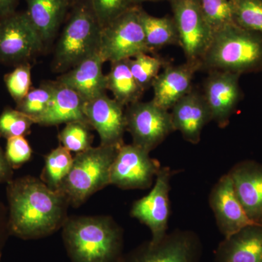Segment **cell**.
<instances>
[{"mask_svg":"<svg viewBox=\"0 0 262 262\" xmlns=\"http://www.w3.org/2000/svg\"><path fill=\"white\" fill-rule=\"evenodd\" d=\"M10 235L41 238L63 227L68 220L65 196L37 178L26 176L7 184Z\"/></svg>","mask_w":262,"mask_h":262,"instance_id":"1","label":"cell"},{"mask_svg":"<svg viewBox=\"0 0 262 262\" xmlns=\"http://www.w3.org/2000/svg\"><path fill=\"white\" fill-rule=\"evenodd\" d=\"M63 239L72 262H116L122 255L123 232L110 216L68 218Z\"/></svg>","mask_w":262,"mask_h":262,"instance_id":"2","label":"cell"},{"mask_svg":"<svg viewBox=\"0 0 262 262\" xmlns=\"http://www.w3.org/2000/svg\"><path fill=\"white\" fill-rule=\"evenodd\" d=\"M203 68L242 75L262 72V34L230 24L215 32Z\"/></svg>","mask_w":262,"mask_h":262,"instance_id":"3","label":"cell"},{"mask_svg":"<svg viewBox=\"0 0 262 262\" xmlns=\"http://www.w3.org/2000/svg\"><path fill=\"white\" fill-rule=\"evenodd\" d=\"M118 149L100 145L77 153L56 192L65 196L70 206H81L94 193L110 185V172Z\"/></svg>","mask_w":262,"mask_h":262,"instance_id":"4","label":"cell"},{"mask_svg":"<svg viewBox=\"0 0 262 262\" xmlns=\"http://www.w3.org/2000/svg\"><path fill=\"white\" fill-rule=\"evenodd\" d=\"M102 27L89 1L79 3L72 10L55 51L54 66L58 72L73 68L99 51Z\"/></svg>","mask_w":262,"mask_h":262,"instance_id":"5","label":"cell"},{"mask_svg":"<svg viewBox=\"0 0 262 262\" xmlns=\"http://www.w3.org/2000/svg\"><path fill=\"white\" fill-rule=\"evenodd\" d=\"M139 10V5L130 7L102 27L99 53L103 61L114 63L141 53H152L146 44Z\"/></svg>","mask_w":262,"mask_h":262,"instance_id":"6","label":"cell"},{"mask_svg":"<svg viewBox=\"0 0 262 262\" xmlns=\"http://www.w3.org/2000/svg\"><path fill=\"white\" fill-rule=\"evenodd\" d=\"M203 245L199 236L190 230L176 229L159 243L146 241L116 262H200Z\"/></svg>","mask_w":262,"mask_h":262,"instance_id":"7","label":"cell"},{"mask_svg":"<svg viewBox=\"0 0 262 262\" xmlns=\"http://www.w3.org/2000/svg\"><path fill=\"white\" fill-rule=\"evenodd\" d=\"M126 130L133 144L151 151L161 144L174 130L171 115L154 101L137 102L125 108Z\"/></svg>","mask_w":262,"mask_h":262,"instance_id":"8","label":"cell"},{"mask_svg":"<svg viewBox=\"0 0 262 262\" xmlns=\"http://www.w3.org/2000/svg\"><path fill=\"white\" fill-rule=\"evenodd\" d=\"M43 46L26 12L0 18V63L18 66L29 62Z\"/></svg>","mask_w":262,"mask_h":262,"instance_id":"9","label":"cell"},{"mask_svg":"<svg viewBox=\"0 0 262 262\" xmlns=\"http://www.w3.org/2000/svg\"><path fill=\"white\" fill-rule=\"evenodd\" d=\"M177 172L169 167H162L149 194L134 202L131 208V216L149 229L152 243H159L168 234L170 180Z\"/></svg>","mask_w":262,"mask_h":262,"instance_id":"10","label":"cell"},{"mask_svg":"<svg viewBox=\"0 0 262 262\" xmlns=\"http://www.w3.org/2000/svg\"><path fill=\"white\" fill-rule=\"evenodd\" d=\"M149 153L134 144L120 146L110 172V184L122 189L151 187L162 167Z\"/></svg>","mask_w":262,"mask_h":262,"instance_id":"11","label":"cell"},{"mask_svg":"<svg viewBox=\"0 0 262 262\" xmlns=\"http://www.w3.org/2000/svg\"><path fill=\"white\" fill-rule=\"evenodd\" d=\"M170 3L180 47L187 61H201L211 45L213 33L203 18L196 0H170Z\"/></svg>","mask_w":262,"mask_h":262,"instance_id":"12","label":"cell"},{"mask_svg":"<svg viewBox=\"0 0 262 262\" xmlns=\"http://www.w3.org/2000/svg\"><path fill=\"white\" fill-rule=\"evenodd\" d=\"M84 114L90 126L97 131L101 145L120 148L126 131L125 108L106 94L85 101Z\"/></svg>","mask_w":262,"mask_h":262,"instance_id":"13","label":"cell"},{"mask_svg":"<svg viewBox=\"0 0 262 262\" xmlns=\"http://www.w3.org/2000/svg\"><path fill=\"white\" fill-rule=\"evenodd\" d=\"M241 76L225 71H211L205 81L203 96L211 112L212 121L221 128L227 126L242 98Z\"/></svg>","mask_w":262,"mask_h":262,"instance_id":"14","label":"cell"},{"mask_svg":"<svg viewBox=\"0 0 262 262\" xmlns=\"http://www.w3.org/2000/svg\"><path fill=\"white\" fill-rule=\"evenodd\" d=\"M208 201L217 227L224 237H228L246 226L255 224L245 212L228 173L222 176L215 183Z\"/></svg>","mask_w":262,"mask_h":262,"instance_id":"15","label":"cell"},{"mask_svg":"<svg viewBox=\"0 0 262 262\" xmlns=\"http://www.w3.org/2000/svg\"><path fill=\"white\" fill-rule=\"evenodd\" d=\"M202 68L201 60L187 61L177 66L165 65L163 72L157 76L151 84L154 91L152 101L164 110H171L192 91L193 77Z\"/></svg>","mask_w":262,"mask_h":262,"instance_id":"16","label":"cell"},{"mask_svg":"<svg viewBox=\"0 0 262 262\" xmlns=\"http://www.w3.org/2000/svg\"><path fill=\"white\" fill-rule=\"evenodd\" d=\"M237 198L248 218L262 224V163L245 160L228 172Z\"/></svg>","mask_w":262,"mask_h":262,"instance_id":"17","label":"cell"},{"mask_svg":"<svg viewBox=\"0 0 262 262\" xmlns=\"http://www.w3.org/2000/svg\"><path fill=\"white\" fill-rule=\"evenodd\" d=\"M170 115L174 130L180 131L184 140L193 144L200 142L202 131L212 121L203 94L194 89L174 105Z\"/></svg>","mask_w":262,"mask_h":262,"instance_id":"18","label":"cell"},{"mask_svg":"<svg viewBox=\"0 0 262 262\" xmlns=\"http://www.w3.org/2000/svg\"><path fill=\"white\" fill-rule=\"evenodd\" d=\"M105 61L99 51L85 58L58 78V82L75 91L84 101L106 94V75L103 73Z\"/></svg>","mask_w":262,"mask_h":262,"instance_id":"19","label":"cell"},{"mask_svg":"<svg viewBox=\"0 0 262 262\" xmlns=\"http://www.w3.org/2000/svg\"><path fill=\"white\" fill-rule=\"evenodd\" d=\"M215 262H262V224L246 226L219 244Z\"/></svg>","mask_w":262,"mask_h":262,"instance_id":"20","label":"cell"},{"mask_svg":"<svg viewBox=\"0 0 262 262\" xmlns=\"http://www.w3.org/2000/svg\"><path fill=\"white\" fill-rule=\"evenodd\" d=\"M84 103L85 101L75 91L56 81L51 102L36 124L50 126L74 121L87 122Z\"/></svg>","mask_w":262,"mask_h":262,"instance_id":"21","label":"cell"},{"mask_svg":"<svg viewBox=\"0 0 262 262\" xmlns=\"http://www.w3.org/2000/svg\"><path fill=\"white\" fill-rule=\"evenodd\" d=\"M27 16L43 43L56 36L70 3L68 0H27Z\"/></svg>","mask_w":262,"mask_h":262,"instance_id":"22","label":"cell"},{"mask_svg":"<svg viewBox=\"0 0 262 262\" xmlns=\"http://www.w3.org/2000/svg\"><path fill=\"white\" fill-rule=\"evenodd\" d=\"M111 63L106 75V89L113 93L114 98L124 106L140 101L144 91L131 73L128 59Z\"/></svg>","mask_w":262,"mask_h":262,"instance_id":"23","label":"cell"},{"mask_svg":"<svg viewBox=\"0 0 262 262\" xmlns=\"http://www.w3.org/2000/svg\"><path fill=\"white\" fill-rule=\"evenodd\" d=\"M139 17L146 44L151 53L165 46H180L178 30L173 17L153 16L141 8Z\"/></svg>","mask_w":262,"mask_h":262,"instance_id":"24","label":"cell"},{"mask_svg":"<svg viewBox=\"0 0 262 262\" xmlns=\"http://www.w3.org/2000/svg\"><path fill=\"white\" fill-rule=\"evenodd\" d=\"M70 151L63 146L52 150L46 157L41 180L52 190L57 191L73 163Z\"/></svg>","mask_w":262,"mask_h":262,"instance_id":"25","label":"cell"},{"mask_svg":"<svg viewBox=\"0 0 262 262\" xmlns=\"http://www.w3.org/2000/svg\"><path fill=\"white\" fill-rule=\"evenodd\" d=\"M128 63L136 82L143 91H145L151 87L160 70L168 63L161 57L151 56L149 53H141L128 59Z\"/></svg>","mask_w":262,"mask_h":262,"instance_id":"26","label":"cell"},{"mask_svg":"<svg viewBox=\"0 0 262 262\" xmlns=\"http://www.w3.org/2000/svg\"><path fill=\"white\" fill-rule=\"evenodd\" d=\"M234 23L262 34V0H230Z\"/></svg>","mask_w":262,"mask_h":262,"instance_id":"27","label":"cell"},{"mask_svg":"<svg viewBox=\"0 0 262 262\" xmlns=\"http://www.w3.org/2000/svg\"><path fill=\"white\" fill-rule=\"evenodd\" d=\"M55 82H47L37 89H30L28 94L17 103L16 110L37 121L46 111L53 98Z\"/></svg>","mask_w":262,"mask_h":262,"instance_id":"28","label":"cell"},{"mask_svg":"<svg viewBox=\"0 0 262 262\" xmlns=\"http://www.w3.org/2000/svg\"><path fill=\"white\" fill-rule=\"evenodd\" d=\"M203 18L213 34L234 24L230 0H196Z\"/></svg>","mask_w":262,"mask_h":262,"instance_id":"29","label":"cell"},{"mask_svg":"<svg viewBox=\"0 0 262 262\" xmlns=\"http://www.w3.org/2000/svg\"><path fill=\"white\" fill-rule=\"evenodd\" d=\"M89 124L82 121H74L66 124L58 135L61 146L70 151L80 153L91 148L94 141Z\"/></svg>","mask_w":262,"mask_h":262,"instance_id":"30","label":"cell"},{"mask_svg":"<svg viewBox=\"0 0 262 262\" xmlns=\"http://www.w3.org/2000/svg\"><path fill=\"white\" fill-rule=\"evenodd\" d=\"M33 124H36L34 119L16 108H5L0 115V137H24L30 133Z\"/></svg>","mask_w":262,"mask_h":262,"instance_id":"31","label":"cell"},{"mask_svg":"<svg viewBox=\"0 0 262 262\" xmlns=\"http://www.w3.org/2000/svg\"><path fill=\"white\" fill-rule=\"evenodd\" d=\"M31 70L29 62L16 66L14 70L4 77L8 92L16 103L20 102L31 89Z\"/></svg>","mask_w":262,"mask_h":262,"instance_id":"32","label":"cell"},{"mask_svg":"<svg viewBox=\"0 0 262 262\" xmlns=\"http://www.w3.org/2000/svg\"><path fill=\"white\" fill-rule=\"evenodd\" d=\"M103 27L132 7L130 0H88ZM135 6V5H134Z\"/></svg>","mask_w":262,"mask_h":262,"instance_id":"33","label":"cell"},{"mask_svg":"<svg viewBox=\"0 0 262 262\" xmlns=\"http://www.w3.org/2000/svg\"><path fill=\"white\" fill-rule=\"evenodd\" d=\"M5 157L13 170L20 168L32 158V149L24 136L7 139Z\"/></svg>","mask_w":262,"mask_h":262,"instance_id":"34","label":"cell"},{"mask_svg":"<svg viewBox=\"0 0 262 262\" xmlns=\"http://www.w3.org/2000/svg\"><path fill=\"white\" fill-rule=\"evenodd\" d=\"M10 235L8 226V208L0 201V258Z\"/></svg>","mask_w":262,"mask_h":262,"instance_id":"35","label":"cell"},{"mask_svg":"<svg viewBox=\"0 0 262 262\" xmlns=\"http://www.w3.org/2000/svg\"><path fill=\"white\" fill-rule=\"evenodd\" d=\"M13 169L8 163L5 151L0 146V184L8 182L13 179Z\"/></svg>","mask_w":262,"mask_h":262,"instance_id":"36","label":"cell"},{"mask_svg":"<svg viewBox=\"0 0 262 262\" xmlns=\"http://www.w3.org/2000/svg\"><path fill=\"white\" fill-rule=\"evenodd\" d=\"M18 3V0H0V18L14 13Z\"/></svg>","mask_w":262,"mask_h":262,"instance_id":"37","label":"cell"},{"mask_svg":"<svg viewBox=\"0 0 262 262\" xmlns=\"http://www.w3.org/2000/svg\"><path fill=\"white\" fill-rule=\"evenodd\" d=\"M159 1H169L170 0H130L131 4L133 6L134 5H139L141 3H146V2H159Z\"/></svg>","mask_w":262,"mask_h":262,"instance_id":"38","label":"cell"},{"mask_svg":"<svg viewBox=\"0 0 262 262\" xmlns=\"http://www.w3.org/2000/svg\"><path fill=\"white\" fill-rule=\"evenodd\" d=\"M69 2H70V3H74V2H76V1H79V0H68Z\"/></svg>","mask_w":262,"mask_h":262,"instance_id":"39","label":"cell"},{"mask_svg":"<svg viewBox=\"0 0 262 262\" xmlns=\"http://www.w3.org/2000/svg\"><path fill=\"white\" fill-rule=\"evenodd\" d=\"M0 259H1V258H0Z\"/></svg>","mask_w":262,"mask_h":262,"instance_id":"40","label":"cell"}]
</instances>
